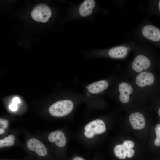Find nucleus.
Listing matches in <instances>:
<instances>
[{
	"instance_id": "nucleus-1",
	"label": "nucleus",
	"mask_w": 160,
	"mask_h": 160,
	"mask_svg": "<svg viewBox=\"0 0 160 160\" xmlns=\"http://www.w3.org/2000/svg\"><path fill=\"white\" fill-rule=\"evenodd\" d=\"M156 80L151 70L142 72L131 79L139 101L145 102L153 99Z\"/></svg>"
},
{
	"instance_id": "nucleus-2",
	"label": "nucleus",
	"mask_w": 160,
	"mask_h": 160,
	"mask_svg": "<svg viewBox=\"0 0 160 160\" xmlns=\"http://www.w3.org/2000/svg\"><path fill=\"white\" fill-rule=\"evenodd\" d=\"M112 96L123 105H128L134 101H138L131 81L123 75L117 79Z\"/></svg>"
},
{
	"instance_id": "nucleus-3",
	"label": "nucleus",
	"mask_w": 160,
	"mask_h": 160,
	"mask_svg": "<svg viewBox=\"0 0 160 160\" xmlns=\"http://www.w3.org/2000/svg\"><path fill=\"white\" fill-rule=\"evenodd\" d=\"M145 53L137 54L122 75L129 79H131L142 72L150 70L152 62L150 57Z\"/></svg>"
},
{
	"instance_id": "nucleus-4",
	"label": "nucleus",
	"mask_w": 160,
	"mask_h": 160,
	"mask_svg": "<svg viewBox=\"0 0 160 160\" xmlns=\"http://www.w3.org/2000/svg\"><path fill=\"white\" fill-rule=\"evenodd\" d=\"M73 108V102L69 100L58 101L52 105L49 112L52 116L58 117L66 116L69 114Z\"/></svg>"
},
{
	"instance_id": "nucleus-5",
	"label": "nucleus",
	"mask_w": 160,
	"mask_h": 160,
	"mask_svg": "<svg viewBox=\"0 0 160 160\" xmlns=\"http://www.w3.org/2000/svg\"><path fill=\"white\" fill-rule=\"evenodd\" d=\"M106 129L104 122L99 119L90 121L85 127L84 134L87 138H91L95 134H100L104 133Z\"/></svg>"
},
{
	"instance_id": "nucleus-6",
	"label": "nucleus",
	"mask_w": 160,
	"mask_h": 160,
	"mask_svg": "<svg viewBox=\"0 0 160 160\" xmlns=\"http://www.w3.org/2000/svg\"><path fill=\"white\" fill-rule=\"evenodd\" d=\"M50 8L46 4L41 3L36 5L31 12L32 18L36 21L46 22L51 16Z\"/></svg>"
},
{
	"instance_id": "nucleus-7",
	"label": "nucleus",
	"mask_w": 160,
	"mask_h": 160,
	"mask_svg": "<svg viewBox=\"0 0 160 160\" xmlns=\"http://www.w3.org/2000/svg\"><path fill=\"white\" fill-rule=\"evenodd\" d=\"M111 82L109 79H103L93 82L86 87L89 94L92 95H98L106 90Z\"/></svg>"
},
{
	"instance_id": "nucleus-8",
	"label": "nucleus",
	"mask_w": 160,
	"mask_h": 160,
	"mask_svg": "<svg viewBox=\"0 0 160 160\" xmlns=\"http://www.w3.org/2000/svg\"><path fill=\"white\" fill-rule=\"evenodd\" d=\"M26 146L28 149L35 152L40 156H45L47 153V150L45 146L36 139H29L27 142Z\"/></svg>"
},
{
	"instance_id": "nucleus-9",
	"label": "nucleus",
	"mask_w": 160,
	"mask_h": 160,
	"mask_svg": "<svg viewBox=\"0 0 160 160\" xmlns=\"http://www.w3.org/2000/svg\"><path fill=\"white\" fill-rule=\"evenodd\" d=\"M143 35L146 39L153 41H160V30L151 25L144 26L141 30Z\"/></svg>"
},
{
	"instance_id": "nucleus-10",
	"label": "nucleus",
	"mask_w": 160,
	"mask_h": 160,
	"mask_svg": "<svg viewBox=\"0 0 160 160\" xmlns=\"http://www.w3.org/2000/svg\"><path fill=\"white\" fill-rule=\"evenodd\" d=\"M129 119L132 127L135 129H140L145 126V118L143 113L140 111H135L130 113Z\"/></svg>"
},
{
	"instance_id": "nucleus-11",
	"label": "nucleus",
	"mask_w": 160,
	"mask_h": 160,
	"mask_svg": "<svg viewBox=\"0 0 160 160\" xmlns=\"http://www.w3.org/2000/svg\"><path fill=\"white\" fill-rule=\"evenodd\" d=\"M129 48L121 45L113 47L108 51V54L110 57L115 59H123L128 55Z\"/></svg>"
},
{
	"instance_id": "nucleus-12",
	"label": "nucleus",
	"mask_w": 160,
	"mask_h": 160,
	"mask_svg": "<svg viewBox=\"0 0 160 160\" xmlns=\"http://www.w3.org/2000/svg\"><path fill=\"white\" fill-rule=\"evenodd\" d=\"M48 139L59 147H63L66 144V139L64 134L60 130H56L51 133L48 136Z\"/></svg>"
},
{
	"instance_id": "nucleus-13",
	"label": "nucleus",
	"mask_w": 160,
	"mask_h": 160,
	"mask_svg": "<svg viewBox=\"0 0 160 160\" xmlns=\"http://www.w3.org/2000/svg\"><path fill=\"white\" fill-rule=\"evenodd\" d=\"M95 3L93 0H86L81 5L79 9L80 15L83 17L90 15L92 12Z\"/></svg>"
},
{
	"instance_id": "nucleus-14",
	"label": "nucleus",
	"mask_w": 160,
	"mask_h": 160,
	"mask_svg": "<svg viewBox=\"0 0 160 160\" xmlns=\"http://www.w3.org/2000/svg\"><path fill=\"white\" fill-rule=\"evenodd\" d=\"M15 136L12 135H10L0 140V148L6 147H10L13 145L15 143Z\"/></svg>"
},
{
	"instance_id": "nucleus-15",
	"label": "nucleus",
	"mask_w": 160,
	"mask_h": 160,
	"mask_svg": "<svg viewBox=\"0 0 160 160\" xmlns=\"http://www.w3.org/2000/svg\"><path fill=\"white\" fill-rule=\"evenodd\" d=\"M113 151L115 155L118 158L123 159L126 158L125 150L122 144L116 145L114 148Z\"/></svg>"
},
{
	"instance_id": "nucleus-16",
	"label": "nucleus",
	"mask_w": 160,
	"mask_h": 160,
	"mask_svg": "<svg viewBox=\"0 0 160 160\" xmlns=\"http://www.w3.org/2000/svg\"><path fill=\"white\" fill-rule=\"evenodd\" d=\"M154 130L156 137L154 141V144L156 147H160V124L155 126Z\"/></svg>"
},
{
	"instance_id": "nucleus-17",
	"label": "nucleus",
	"mask_w": 160,
	"mask_h": 160,
	"mask_svg": "<svg viewBox=\"0 0 160 160\" xmlns=\"http://www.w3.org/2000/svg\"><path fill=\"white\" fill-rule=\"evenodd\" d=\"M8 124L9 121L8 120L3 118L0 119V129L4 130L7 128Z\"/></svg>"
},
{
	"instance_id": "nucleus-18",
	"label": "nucleus",
	"mask_w": 160,
	"mask_h": 160,
	"mask_svg": "<svg viewBox=\"0 0 160 160\" xmlns=\"http://www.w3.org/2000/svg\"><path fill=\"white\" fill-rule=\"evenodd\" d=\"M122 145L125 148H132L134 145V143L129 140L124 141Z\"/></svg>"
},
{
	"instance_id": "nucleus-19",
	"label": "nucleus",
	"mask_w": 160,
	"mask_h": 160,
	"mask_svg": "<svg viewBox=\"0 0 160 160\" xmlns=\"http://www.w3.org/2000/svg\"><path fill=\"white\" fill-rule=\"evenodd\" d=\"M17 104L12 103L9 106V108L12 111H16L17 109Z\"/></svg>"
},
{
	"instance_id": "nucleus-20",
	"label": "nucleus",
	"mask_w": 160,
	"mask_h": 160,
	"mask_svg": "<svg viewBox=\"0 0 160 160\" xmlns=\"http://www.w3.org/2000/svg\"><path fill=\"white\" fill-rule=\"evenodd\" d=\"M20 101L19 98L18 97H16L14 98L12 100V103L18 104L20 103Z\"/></svg>"
},
{
	"instance_id": "nucleus-21",
	"label": "nucleus",
	"mask_w": 160,
	"mask_h": 160,
	"mask_svg": "<svg viewBox=\"0 0 160 160\" xmlns=\"http://www.w3.org/2000/svg\"><path fill=\"white\" fill-rule=\"evenodd\" d=\"M72 160H84V159L81 157H77L74 158Z\"/></svg>"
},
{
	"instance_id": "nucleus-22",
	"label": "nucleus",
	"mask_w": 160,
	"mask_h": 160,
	"mask_svg": "<svg viewBox=\"0 0 160 160\" xmlns=\"http://www.w3.org/2000/svg\"><path fill=\"white\" fill-rule=\"evenodd\" d=\"M5 132V131L3 129H0V134H1L4 133Z\"/></svg>"
},
{
	"instance_id": "nucleus-23",
	"label": "nucleus",
	"mask_w": 160,
	"mask_h": 160,
	"mask_svg": "<svg viewBox=\"0 0 160 160\" xmlns=\"http://www.w3.org/2000/svg\"><path fill=\"white\" fill-rule=\"evenodd\" d=\"M158 114L159 116L160 117V108H159L158 109Z\"/></svg>"
},
{
	"instance_id": "nucleus-24",
	"label": "nucleus",
	"mask_w": 160,
	"mask_h": 160,
	"mask_svg": "<svg viewBox=\"0 0 160 160\" xmlns=\"http://www.w3.org/2000/svg\"><path fill=\"white\" fill-rule=\"evenodd\" d=\"M158 7H159V10L160 12V0L159 1V3H158Z\"/></svg>"
}]
</instances>
